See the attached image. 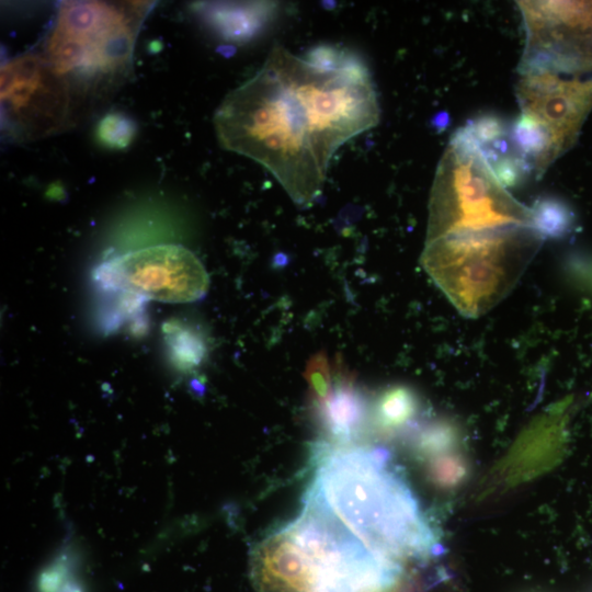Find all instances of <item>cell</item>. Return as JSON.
Listing matches in <instances>:
<instances>
[{
  "label": "cell",
  "instance_id": "obj_6",
  "mask_svg": "<svg viewBox=\"0 0 592 592\" xmlns=\"http://www.w3.org/2000/svg\"><path fill=\"white\" fill-rule=\"evenodd\" d=\"M69 82L44 57L26 54L1 69L2 127L13 140H34L69 126L73 114Z\"/></svg>",
  "mask_w": 592,
  "mask_h": 592
},
{
  "label": "cell",
  "instance_id": "obj_9",
  "mask_svg": "<svg viewBox=\"0 0 592 592\" xmlns=\"http://www.w3.org/2000/svg\"><path fill=\"white\" fill-rule=\"evenodd\" d=\"M520 116L548 144L551 163L574 143L592 110V79L567 80L551 72L522 75L516 84Z\"/></svg>",
  "mask_w": 592,
  "mask_h": 592
},
{
  "label": "cell",
  "instance_id": "obj_16",
  "mask_svg": "<svg viewBox=\"0 0 592 592\" xmlns=\"http://www.w3.org/2000/svg\"><path fill=\"white\" fill-rule=\"evenodd\" d=\"M428 478L439 488L451 489L462 483L468 473L462 454L453 452L428 459Z\"/></svg>",
  "mask_w": 592,
  "mask_h": 592
},
{
  "label": "cell",
  "instance_id": "obj_5",
  "mask_svg": "<svg viewBox=\"0 0 592 592\" xmlns=\"http://www.w3.org/2000/svg\"><path fill=\"white\" fill-rule=\"evenodd\" d=\"M513 227L534 228L531 207L502 184L469 127L459 128L437 164L426 240Z\"/></svg>",
  "mask_w": 592,
  "mask_h": 592
},
{
  "label": "cell",
  "instance_id": "obj_8",
  "mask_svg": "<svg viewBox=\"0 0 592 592\" xmlns=\"http://www.w3.org/2000/svg\"><path fill=\"white\" fill-rule=\"evenodd\" d=\"M98 280L141 300L192 303L205 296L207 272L198 258L179 244H158L128 252L99 269Z\"/></svg>",
  "mask_w": 592,
  "mask_h": 592
},
{
  "label": "cell",
  "instance_id": "obj_15",
  "mask_svg": "<svg viewBox=\"0 0 592 592\" xmlns=\"http://www.w3.org/2000/svg\"><path fill=\"white\" fill-rule=\"evenodd\" d=\"M136 135V123L125 113L113 111L98 123L95 137L102 146L110 149L126 148Z\"/></svg>",
  "mask_w": 592,
  "mask_h": 592
},
{
  "label": "cell",
  "instance_id": "obj_10",
  "mask_svg": "<svg viewBox=\"0 0 592 592\" xmlns=\"http://www.w3.org/2000/svg\"><path fill=\"white\" fill-rule=\"evenodd\" d=\"M315 409L322 429L339 442L353 439L365 423L367 414L364 395L343 374L335 376L328 400Z\"/></svg>",
  "mask_w": 592,
  "mask_h": 592
},
{
  "label": "cell",
  "instance_id": "obj_14",
  "mask_svg": "<svg viewBox=\"0 0 592 592\" xmlns=\"http://www.w3.org/2000/svg\"><path fill=\"white\" fill-rule=\"evenodd\" d=\"M172 356L182 368H194L206 355V344L197 331L172 322L164 329Z\"/></svg>",
  "mask_w": 592,
  "mask_h": 592
},
{
  "label": "cell",
  "instance_id": "obj_17",
  "mask_svg": "<svg viewBox=\"0 0 592 592\" xmlns=\"http://www.w3.org/2000/svg\"><path fill=\"white\" fill-rule=\"evenodd\" d=\"M304 377L308 384L314 406L318 407L325 403L330 397L334 384L326 352L320 351L308 360Z\"/></svg>",
  "mask_w": 592,
  "mask_h": 592
},
{
  "label": "cell",
  "instance_id": "obj_13",
  "mask_svg": "<svg viewBox=\"0 0 592 592\" xmlns=\"http://www.w3.org/2000/svg\"><path fill=\"white\" fill-rule=\"evenodd\" d=\"M531 210L534 228L544 239L563 237L574 224L571 208L556 197L537 198Z\"/></svg>",
  "mask_w": 592,
  "mask_h": 592
},
{
  "label": "cell",
  "instance_id": "obj_1",
  "mask_svg": "<svg viewBox=\"0 0 592 592\" xmlns=\"http://www.w3.org/2000/svg\"><path fill=\"white\" fill-rule=\"evenodd\" d=\"M378 121L362 59L333 47L298 56L280 46L225 96L214 118L220 145L262 164L299 205L319 196L339 147Z\"/></svg>",
  "mask_w": 592,
  "mask_h": 592
},
{
  "label": "cell",
  "instance_id": "obj_4",
  "mask_svg": "<svg viewBox=\"0 0 592 592\" xmlns=\"http://www.w3.org/2000/svg\"><path fill=\"white\" fill-rule=\"evenodd\" d=\"M147 2H62L44 57L77 92H100L127 75Z\"/></svg>",
  "mask_w": 592,
  "mask_h": 592
},
{
  "label": "cell",
  "instance_id": "obj_7",
  "mask_svg": "<svg viewBox=\"0 0 592 592\" xmlns=\"http://www.w3.org/2000/svg\"><path fill=\"white\" fill-rule=\"evenodd\" d=\"M525 26L522 75L592 70V1H519Z\"/></svg>",
  "mask_w": 592,
  "mask_h": 592
},
{
  "label": "cell",
  "instance_id": "obj_3",
  "mask_svg": "<svg viewBox=\"0 0 592 592\" xmlns=\"http://www.w3.org/2000/svg\"><path fill=\"white\" fill-rule=\"evenodd\" d=\"M544 238L533 227L426 240L421 264L459 312L478 317L515 285Z\"/></svg>",
  "mask_w": 592,
  "mask_h": 592
},
{
  "label": "cell",
  "instance_id": "obj_2",
  "mask_svg": "<svg viewBox=\"0 0 592 592\" xmlns=\"http://www.w3.org/2000/svg\"><path fill=\"white\" fill-rule=\"evenodd\" d=\"M306 494L366 546L400 561L436 555L434 531L382 448H320Z\"/></svg>",
  "mask_w": 592,
  "mask_h": 592
},
{
  "label": "cell",
  "instance_id": "obj_12",
  "mask_svg": "<svg viewBox=\"0 0 592 592\" xmlns=\"http://www.w3.org/2000/svg\"><path fill=\"white\" fill-rule=\"evenodd\" d=\"M459 430L446 419L430 421L414 431L412 446L415 453L426 459L457 452Z\"/></svg>",
  "mask_w": 592,
  "mask_h": 592
},
{
  "label": "cell",
  "instance_id": "obj_11",
  "mask_svg": "<svg viewBox=\"0 0 592 592\" xmlns=\"http://www.w3.org/2000/svg\"><path fill=\"white\" fill-rule=\"evenodd\" d=\"M420 410V399L406 385L386 388L374 403V424L384 434H395L410 429Z\"/></svg>",
  "mask_w": 592,
  "mask_h": 592
}]
</instances>
